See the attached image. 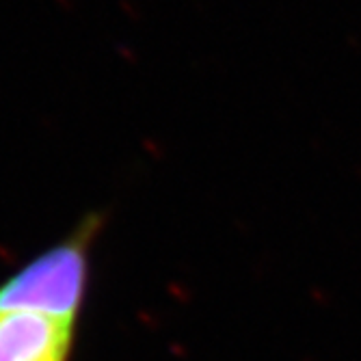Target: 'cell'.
I'll use <instances>...</instances> for the list:
<instances>
[{"mask_svg": "<svg viewBox=\"0 0 361 361\" xmlns=\"http://www.w3.org/2000/svg\"><path fill=\"white\" fill-rule=\"evenodd\" d=\"M106 212H87L68 234L0 281V312H32L80 324L91 277L93 249Z\"/></svg>", "mask_w": 361, "mask_h": 361, "instance_id": "6da1fadb", "label": "cell"}, {"mask_svg": "<svg viewBox=\"0 0 361 361\" xmlns=\"http://www.w3.org/2000/svg\"><path fill=\"white\" fill-rule=\"evenodd\" d=\"M80 324L32 312H0V361H72Z\"/></svg>", "mask_w": 361, "mask_h": 361, "instance_id": "7a4b0ae2", "label": "cell"}]
</instances>
